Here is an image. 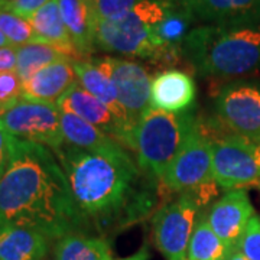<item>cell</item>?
<instances>
[{
    "mask_svg": "<svg viewBox=\"0 0 260 260\" xmlns=\"http://www.w3.org/2000/svg\"><path fill=\"white\" fill-rule=\"evenodd\" d=\"M215 119L230 133L260 142V81L234 80L224 84L214 102Z\"/></svg>",
    "mask_w": 260,
    "mask_h": 260,
    "instance_id": "ba28073f",
    "label": "cell"
},
{
    "mask_svg": "<svg viewBox=\"0 0 260 260\" xmlns=\"http://www.w3.org/2000/svg\"><path fill=\"white\" fill-rule=\"evenodd\" d=\"M9 3H10V0H0V5L3 6V9H6V8L9 6Z\"/></svg>",
    "mask_w": 260,
    "mask_h": 260,
    "instance_id": "d590c367",
    "label": "cell"
},
{
    "mask_svg": "<svg viewBox=\"0 0 260 260\" xmlns=\"http://www.w3.org/2000/svg\"><path fill=\"white\" fill-rule=\"evenodd\" d=\"M59 113H61V129L67 143L84 150L104 152V153H112L126 149L119 142L107 136L104 132L90 124L88 121L83 120L81 117L64 110H59Z\"/></svg>",
    "mask_w": 260,
    "mask_h": 260,
    "instance_id": "ffe728a7",
    "label": "cell"
},
{
    "mask_svg": "<svg viewBox=\"0 0 260 260\" xmlns=\"http://www.w3.org/2000/svg\"><path fill=\"white\" fill-rule=\"evenodd\" d=\"M225 260H247V259H246L242 253L234 247V249H232V250L227 253V257H225Z\"/></svg>",
    "mask_w": 260,
    "mask_h": 260,
    "instance_id": "836d02e7",
    "label": "cell"
},
{
    "mask_svg": "<svg viewBox=\"0 0 260 260\" xmlns=\"http://www.w3.org/2000/svg\"><path fill=\"white\" fill-rule=\"evenodd\" d=\"M77 81L87 93H90L97 100L104 103L120 120H123L130 127L127 117L121 109L120 103L117 100V93L113 85L110 77L94 64L93 61H73ZM132 129V127H130ZM133 130V129H132Z\"/></svg>",
    "mask_w": 260,
    "mask_h": 260,
    "instance_id": "7402d4cb",
    "label": "cell"
},
{
    "mask_svg": "<svg viewBox=\"0 0 260 260\" xmlns=\"http://www.w3.org/2000/svg\"><path fill=\"white\" fill-rule=\"evenodd\" d=\"M22 99V80L16 71L0 73V107L6 112Z\"/></svg>",
    "mask_w": 260,
    "mask_h": 260,
    "instance_id": "83f0119b",
    "label": "cell"
},
{
    "mask_svg": "<svg viewBox=\"0 0 260 260\" xmlns=\"http://www.w3.org/2000/svg\"><path fill=\"white\" fill-rule=\"evenodd\" d=\"M227 253V247L210 227L207 213L200 211L188 244L186 260H225Z\"/></svg>",
    "mask_w": 260,
    "mask_h": 260,
    "instance_id": "d4e9b609",
    "label": "cell"
},
{
    "mask_svg": "<svg viewBox=\"0 0 260 260\" xmlns=\"http://www.w3.org/2000/svg\"><path fill=\"white\" fill-rule=\"evenodd\" d=\"M0 123L18 139L41 143L51 150L65 145L61 113L56 104L19 102L0 117Z\"/></svg>",
    "mask_w": 260,
    "mask_h": 260,
    "instance_id": "8fae6325",
    "label": "cell"
},
{
    "mask_svg": "<svg viewBox=\"0 0 260 260\" xmlns=\"http://www.w3.org/2000/svg\"><path fill=\"white\" fill-rule=\"evenodd\" d=\"M198 116L194 109L168 113L149 107L133 130V153L142 171L162 181L186 138L194 130Z\"/></svg>",
    "mask_w": 260,
    "mask_h": 260,
    "instance_id": "277c9868",
    "label": "cell"
},
{
    "mask_svg": "<svg viewBox=\"0 0 260 260\" xmlns=\"http://www.w3.org/2000/svg\"><path fill=\"white\" fill-rule=\"evenodd\" d=\"M48 239L42 233L19 225L0 227V260H44Z\"/></svg>",
    "mask_w": 260,
    "mask_h": 260,
    "instance_id": "d6986e66",
    "label": "cell"
},
{
    "mask_svg": "<svg viewBox=\"0 0 260 260\" xmlns=\"http://www.w3.org/2000/svg\"><path fill=\"white\" fill-rule=\"evenodd\" d=\"M28 20L34 29L37 42L55 47L73 61H81L62 20L58 0H49Z\"/></svg>",
    "mask_w": 260,
    "mask_h": 260,
    "instance_id": "ac0fdd59",
    "label": "cell"
},
{
    "mask_svg": "<svg viewBox=\"0 0 260 260\" xmlns=\"http://www.w3.org/2000/svg\"><path fill=\"white\" fill-rule=\"evenodd\" d=\"M48 2L49 0H10L9 6L6 9L16 13L20 18L29 19L44 5H47Z\"/></svg>",
    "mask_w": 260,
    "mask_h": 260,
    "instance_id": "f546056e",
    "label": "cell"
},
{
    "mask_svg": "<svg viewBox=\"0 0 260 260\" xmlns=\"http://www.w3.org/2000/svg\"><path fill=\"white\" fill-rule=\"evenodd\" d=\"M6 47H12L10 42L8 41V38L3 35V32L0 30V48H6Z\"/></svg>",
    "mask_w": 260,
    "mask_h": 260,
    "instance_id": "e575fe53",
    "label": "cell"
},
{
    "mask_svg": "<svg viewBox=\"0 0 260 260\" xmlns=\"http://www.w3.org/2000/svg\"><path fill=\"white\" fill-rule=\"evenodd\" d=\"M139 2L140 0H95L94 3L95 23L99 20L123 16L133 9Z\"/></svg>",
    "mask_w": 260,
    "mask_h": 260,
    "instance_id": "f1b7e54d",
    "label": "cell"
},
{
    "mask_svg": "<svg viewBox=\"0 0 260 260\" xmlns=\"http://www.w3.org/2000/svg\"><path fill=\"white\" fill-rule=\"evenodd\" d=\"M201 205L191 194L162 205L152 218L155 244L165 260H186L188 244Z\"/></svg>",
    "mask_w": 260,
    "mask_h": 260,
    "instance_id": "9c48e42d",
    "label": "cell"
},
{
    "mask_svg": "<svg viewBox=\"0 0 260 260\" xmlns=\"http://www.w3.org/2000/svg\"><path fill=\"white\" fill-rule=\"evenodd\" d=\"M236 249L247 260H260V215L254 214L247 223Z\"/></svg>",
    "mask_w": 260,
    "mask_h": 260,
    "instance_id": "4316f807",
    "label": "cell"
},
{
    "mask_svg": "<svg viewBox=\"0 0 260 260\" xmlns=\"http://www.w3.org/2000/svg\"><path fill=\"white\" fill-rule=\"evenodd\" d=\"M78 208L99 232H120L148 218L158 204V179L142 171L127 149L104 153L65 143L52 150Z\"/></svg>",
    "mask_w": 260,
    "mask_h": 260,
    "instance_id": "6da1fadb",
    "label": "cell"
},
{
    "mask_svg": "<svg viewBox=\"0 0 260 260\" xmlns=\"http://www.w3.org/2000/svg\"><path fill=\"white\" fill-rule=\"evenodd\" d=\"M149 249L146 246H143L140 250H138L135 254H132L129 257H124V259H117V260H149Z\"/></svg>",
    "mask_w": 260,
    "mask_h": 260,
    "instance_id": "d6a6232c",
    "label": "cell"
},
{
    "mask_svg": "<svg viewBox=\"0 0 260 260\" xmlns=\"http://www.w3.org/2000/svg\"><path fill=\"white\" fill-rule=\"evenodd\" d=\"M197 22L194 15L179 2H172L167 16L152 30V44L156 49L182 51V44L191 26Z\"/></svg>",
    "mask_w": 260,
    "mask_h": 260,
    "instance_id": "44dd1931",
    "label": "cell"
},
{
    "mask_svg": "<svg viewBox=\"0 0 260 260\" xmlns=\"http://www.w3.org/2000/svg\"><path fill=\"white\" fill-rule=\"evenodd\" d=\"M197 87L192 77L169 68L152 78L150 107L168 113H184L194 109Z\"/></svg>",
    "mask_w": 260,
    "mask_h": 260,
    "instance_id": "5bb4252c",
    "label": "cell"
},
{
    "mask_svg": "<svg viewBox=\"0 0 260 260\" xmlns=\"http://www.w3.org/2000/svg\"><path fill=\"white\" fill-rule=\"evenodd\" d=\"M56 107L81 117L83 120L88 121L90 124L104 132L107 136L119 142L127 150H133V130L120 120L104 103L87 93L78 81L58 100Z\"/></svg>",
    "mask_w": 260,
    "mask_h": 260,
    "instance_id": "7c38bea8",
    "label": "cell"
},
{
    "mask_svg": "<svg viewBox=\"0 0 260 260\" xmlns=\"http://www.w3.org/2000/svg\"><path fill=\"white\" fill-rule=\"evenodd\" d=\"M214 182L211 142L197 120L194 130L167 168L160 186L171 194H192Z\"/></svg>",
    "mask_w": 260,
    "mask_h": 260,
    "instance_id": "52a82bcc",
    "label": "cell"
},
{
    "mask_svg": "<svg viewBox=\"0 0 260 260\" xmlns=\"http://www.w3.org/2000/svg\"><path fill=\"white\" fill-rule=\"evenodd\" d=\"M254 214L249 194L244 189H233L227 191L210 207L207 220L213 232L230 251L237 246L246 225Z\"/></svg>",
    "mask_w": 260,
    "mask_h": 260,
    "instance_id": "4fadbf2b",
    "label": "cell"
},
{
    "mask_svg": "<svg viewBox=\"0 0 260 260\" xmlns=\"http://www.w3.org/2000/svg\"><path fill=\"white\" fill-rule=\"evenodd\" d=\"M169 0H140L126 15L95 23V48L104 52L150 59L155 54L152 30L167 16Z\"/></svg>",
    "mask_w": 260,
    "mask_h": 260,
    "instance_id": "5b68a950",
    "label": "cell"
},
{
    "mask_svg": "<svg viewBox=\"0 0 260 260\" xmlns=\"http://www.w3.org/2000/svg\"><path fill=\"white\" fill-rule=\"evenodd\" d=\"M91 61L110 77L117 93V100L127 117L130 127L135 130L136 124L150 107L152 77L148 70L136 61L116 56L93 58Z\"/></svg>",
    "mask_w": 260,
    "mask_h": 260,
    "instance_id": "30bf717a",
    "label": "cell"
},
{
    "mask_svg": "<svg viewBox=\"0 0 260 260\" xmlns=\"http://www.w3.org/2000/svg\"><path fill=\"white\" fill-rule=\"evenodd\" d=\"M205 25L260 23V0H179Z\"/></svg>",
    "mask_w": 260,
    "mask_h": 260,
    "instance_id": "9a60e30c",
    "label": "cell"
},
{
    "mask_svg": "<svg viewBox=\"0 0 260 260\" xmlns=\"http://www.w3.org/2000/svg\"><path fill=\"white\" fill-rule=\"evenodd\" d=\"M19 225L59 240L90 223L75 203L55 153L15 138L9 167L0 178V227Z\"/></svg>",
    "mask_w": 260,
    "mask_h": 260,
    "instance_id": "7a4b0ae2",
    "label": "cell"
},
{
    "mask_svg": "<svg viewBox=\"0 0 260 260\" xmlns=\"http://www.w3.org/2000/svg\"><path fill=\"white\" fill-rule=\"evenodd\" d=\"M213 178L224 191L260 186V142L236 133L214 138Z\"/></svg>",
    "mask_w": 260,
    "mask_h": 260,
    "instance_id": "8992f818",
    "label": "cell"
},
{
    "mask_svg": "<svg viewBox=\"0 0 260 260\" xmlns=\"http://www.w3.org/2000/svg\"><path fill=\"white\" fill-rule=\"evenodd\" d=\"M0 30L15 48L37 42L34 29L28 19L20 18L8 9H0Z\"/></svg>",
    "mask_w": 260,
    "mask_h": 260,
    "instance_id": "484cf974",
    "label": "cell"
},
{
    "mask_svg": "<svg viewBox=\"0 0 260 260\" xmlns=\"http://www.w3.org/2000/svg\"><path fill=\"white\" fill-rule=\"evenodd\" d=\"M16 64H18L16 48H0V73H5V71H16Z\"/></svg>",
    "mask_w": 260,
    "mask_h": 260,
    "instance_id": "1f68e13d",
    "label": "cell"
},
{
    "mask_svg": "<svg viewBox=\"0 0 260 260\" xmlns=\"http://www.w3.org/2000/svg\"><path fill=\"white\" fill-rule=\"evenodd\" d=\"M83 2H85V3H87V5H88L94 12V3H95V0H83Z\"/></svg>",
    "mask_w": 260,
    "mask_h": 260,
    "instance_id": "8d00e7d4",
    "label": "cell"
},
{
    "mask_svg": "<svg viewBox=\"0 0 260 260\" xmlns=\"http://www.w3.org/2000/svg\"><path fill=\"white\" fill-rule=\"evenodd\" d=\"M182 58L200 77L239 78L260 71V23L198 25L182 44Z\"/></svg>",
    "mask_w": 260,
    "mask_h": 260,
    "instance_id": "3957f363",
    "label": "cell"
},
{
    "mask_svg": "<svg viewBox=\"0 0 260 260\" xmlns=\"http://www.w3.org/2000/svg\"><path fill=\"white\" fill-rule=\"evenodd\" d=\"M5 112H6V110H5V109H2V107H0V117H2V116H3V114H5Z\"/></svg>",
    "mask_w": 260,
    "mask_h": 260,
    "instance_id": "74e56055",
    "label": "cell"
},
{
    "mask_svg": "<svg viewBox=\"0 0 260 260\" xmlns=\"http://www.w3.org/2000/svg\"><path fill=\"white\" fill-rule=\"evenodd\" d=\"M55 260H112V249L104 237L70 233L56 242Z\"/></svg>",
    "mask_w": 260,
    "mask_h": 260,
    "instance_id": "603a6c76",
    "label": "cell"
},
{
    "mask_svg": "<svg viewBox=\"0 0 260 260\" xmlns=\"http://www.w3.org/2000/svg\"><path fill=\"white\" fill-rule=\"evenodd\" d=\"M13 140H15V136H12L0 123V178L5 175L6 169L9 167Z\"/></svg>",
    "mask_w": 260,
    "mask_h": 260,
    "instance_id": "4dcf8cb0",
    "label": "cell"
},
{
    "mask_svg": "<svg viewBox=\"0 0 260 260\" xmlns=\"http://www.w3.org/2000/svg\"><path fill=\"white\" fill-rule=\"evenodd\" d=\"M77 83L73 61H59L48 65L22 83V100L56 104Z\"/></svg>",
    "mask_w": 260,
    "mask_h": 260,
    "instance_id": "2e32d148",
    "label": "cell"
},
{
    "mask_svg": "<svg viewBox=\"0 0 260 260\" xmlns=\"http://www.w3.org/2000/svg\"><path fill=\"white\" fill-rule=\"evenodd\" d=\"M169 2H179V0H169Z\"/></svg>",
    "mask_w": 260,
    "mask_h": 260,
    "instance_id": "f35d334b",
    "label": "cell"
},
{
    "mask_svg": "<svg viewBox=\"0 0 260 260\" xmlns=\"http://www.w3.org/2000/svg\"><path fill=\"white\" fill-rule=\"evenodd\" d=\"M18 55V64H16V73L19 78L23 81L29 80L38 71L45 68L48 65L55 64L59 61H73L64 52L56 49L52 45L42 44V42H30L26 45L16 48Z\"/></svg>",
    "mask_w": 260,
    "mask_h": 260,
    "instance_id": "cb8c5ba5",
    "label": "cell"
},
{
    "mask_svg": "<svg viewBox=\"0 0 260 260\" xmlns=\"http://www.w3.org/2000/svg\"><path fill=\"white\" fill-rule=\"evenodd\" d=\"M61 16L78 55L84 61L95 48V15L83 0H58Z\"/></svg>",
    "mask_w": 260,
    "mask_h": 260,
    "instance_id": "e0dca14e",
    "label": "cell"
},
{
    "mask_svg": "<svg viewBox=\"0 0 260 260\" xmlns=\"http://www.w3.org/2000/svg\"><path fill=\"white\" fill-rule=\"evenodd\" d=\"M0 9H3V6H2V5H0Z\"/></svg>",
    "mask_w": 260,
    "mask_h": 260,
    "instance_id": "ab89813d",
    "label": "cell"
}]
</instances>
